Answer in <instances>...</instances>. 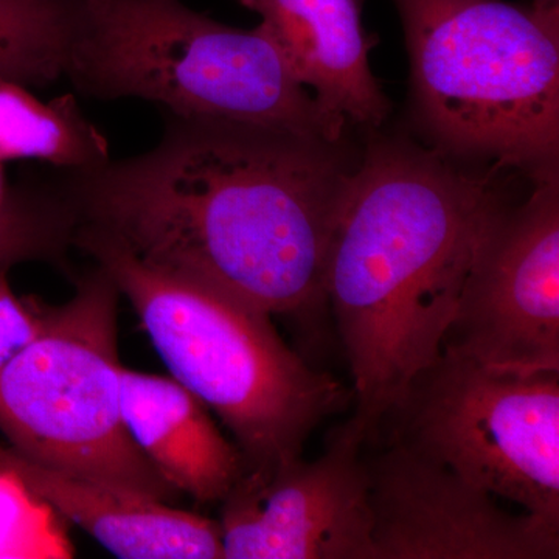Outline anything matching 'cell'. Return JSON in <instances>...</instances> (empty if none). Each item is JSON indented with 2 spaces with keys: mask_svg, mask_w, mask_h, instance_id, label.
<instances>
[{
  "mask_svg": "<svg viewBox=\"0 0 559 559\" xmlns=\"http://www.w3.org/2000/svg\"><path fill=\"white\" fill-rule=\"evenodd\" d=\"M340 143L165 112L153 150L64 170L79 224L146 266L270 316L325 304L331 231L348 167Z\"/></svg>",
  "mask_w": 559,
  "mask_h": 559,
  "instance_id": "1",
  "label": "cell"
},
{
  "mask_svg": "<svg viewBox=\"0 0 559 559\" xmlns=\"http://www.w3.org/2000/svg\"><path fill=\"white\" fill-rule=\"evenodd\" d=\"M506 205L492 173L439 150L377 140L349 171L323 290L353 378L344 423L366 443L412 380L439 358L463 283Z\"/></svg>",
  "mask_w": 559,
  "mask_h": 559,
  "instance_id": "2",
  "label": "cell"
},
{
  "mask_svg": "<svg viewBox=\"0 0 559 559\" xmlns=\"http://www.w3.org/2000/svg\"><path fill=\"white\" fill-rule=\"evenodd\" d=\"M73 248L130 299L171 378L230 430L246 471L266 473L301 457L320 423L353 400L283 342L266 312L153 270L95 227L79 224Z\"/></svg>",
  "mask_w": 559,
  "mask_h": 559,
  "instance_id": "3",
  "label": "cell"
},
{
  "mask_svg": "<svg viewBox=\"0 0 559 559\" xmlns=\"http://www.w3.org/2000/svg\"><path fill=\"white\" fill-rule=\"evenodd\" d=\"M419 128L447 156L558 176L559 7L393 0Z\"/></svg>",
  "mask_w": 559,
  "mask_h": 559,
  "instance_id": "4",
  "label": "cell"
},
{
  "mask_svg": "<svg viewBox=\"0 0 559 559\" xmlns=\"http://www.w3.org/2000/svg\"><path fill=\"white\" fill-rule=\"evenodd\" d=\"M64 76L87 97L142 98L178 116L330 143L347 123L296 80L260 27H229L183 0H81Z\"/></svg>",
  "mask_w": 559,
  "mask_h": 559,
  "instance_id": "5",
  "label": "cell"
},
{
  "mask_svg": "<svg viewBox=\"0 0 559 559\" xmlns=\"http://www.w3.org/2000/svg\"><path fill=\"white\" fill-rule=\"evenodd\" d=\"M120 290L95 264L72 299L46 305L35 340L0 369V430L46 468L170 502L176 491L139 451L121 417Z\"/></svg>",
  "mask_w": 559,
  "mask_h": 559,
  "instance_id": "6",
  "label": "cell"
},
{
  "mask_svg": "<svg viewBox=\"0 0 559 559\" xmlns=\"http://www.w3.org/2000/svg\"><path fill=\"white\" fill-rule=\"evenodd\" d=\"M373 439L399 441L559 527V373H499L441 352Z\"/></svg>",
  "mask_w": 559,
  "mask_h": 559,
  "instance_id": "7",
  "label": "cell"
},
{
  "mask_svg": "<svg viewBox=\"0 0 559 559\" xmlns=\"http://www.w3.org/2000/svg\"><path fill=\"white\" fill-rule=\"evenodd\" d=\"M441 352L499 373H559L558 176L489 224Z\"/></svg>",
  "mask_w": 559,
  "mask_h": 559,
  "instance_id": "8",
  "label": "cell"
},
{
  "mask_svg": "<svg viewBox=\"0 0 559 559\" xmlns=\"http://www.w3.org/2000/svg\"><path fill=\"white\" fill-rule=\"evenodd\" d=\"M374 440V439H373ZM364 450L374 559H557L559 527L399 441Z\"/></svg>",
  "mask_w": 559,
  "mask_h": 559,
  "instance_id": "9",
  "label": "cell"
},
{
  "mask_svg": "<svg viewBox=\"0 0 559 559\" xmlns=\"http://www.w3.org/2000/svg\"><path fill=\"white\" fill-rule=\"evenodd\" d=\"M221 503L223 559H374L364 441L344 423L320 457L245 471Z\"/></svg>",
  "mask_w": 559,
  "mask_h": 559,
  "instance_id": "10",
  "label": "cell"
},
{
  "mask_svg": "<svg viewBox=\"0 0 559 559\" xmlns=\"http://www.w3.org/2000/svg\"><path fill=\"white\" fill-rule=\"evenodd\" d=\"M293 75L330 112L367 128L388 119L390 103L370 69L377 36L362 25V0H238Z\"/></svg>",
  "mask_w": 559,
  "mask_h": 559,
  "instance_id": "11",
  "label": "cell"
},
{
  "mask_svg": "<svg viewBox=\"0 0 559 559\" xmlns=\"http://www.w3.org/2000/svg\"><path fill=\"white\" fill-rule=\"evenodd\" d=\"M0 463L20 474L62 520L124 559H223L218 522L167 502L70 476L0 447Z\"/></svg>",
  "mask_w": 559,
  "mask_h": 559,
  "instance_id": "12",
  "label": "cell"
},
{
  "mask_svg": "<svg viewBox=\"0 0 559 559\" xmlns=\"http://www.w3.org/2000/svg\"><path fill=\"white\" fill-rule=\"evenodd\" d=\"M120 407L135 447L176 492L201 503L223 502L245 474L237 444L175 378L121 366Z\"/></svg>",
  "mask_w": 559,
  "mask_h": 559,
  "instance_id": "13",
  "label": "cell"
},
{
  "mask_svg": "<svg viewBox=\"0 0 559 559\" xmlns=\"http://www.w3.org/2000/svg\"><path fill=\"white\" fill-rule=\"evenodd\" d=\"M38 159L68 171L92 170L110 159L108 140L73 95L36 100L21 84L0 81V162Z\"/></svg>",
  "mask_w": 559,
  "mask_h": 559,
  "instance_id": "14",
  "label": "cell"
},
{
  "mask_svg": "<svg viewBox=\"0 0 559 559\" xmlns=\"http://www.w3.org/2000/svg\"><path fill=\"white\" fill-rule=\"evenodd\" d=\"M81 0H0V81L49 86L64 76Z\"/></svg>",
  "mask_w": 559,
  "mask_h": 559,
  "instance_id": "15",
  "label": "cell"
},
{
  "mask_svg": "<svg viewBox=\"0 0 559 559\" xmlns=\"http://www.w3.org/2000/svg\"><path fill=\"white\" fill-rule=\"evenodd\" d=\"M79 218L64 178L24 179L0 202V271L24 261L64 264Z\"/></svg>",
  "mask_w": 559,
  "mask_h": 559,
  "instance_id": "16",
  "label": "cell"
},
{
  "mask_svg": "<svg viewBox=\"0 0 559 559\" xmlns=\"http://www.w3.org/2000/svg\"><path fill=\"white\" fill-rule=\"evenodd\" d=\"M73 557L62 518L20 474L0 463V559Z\"/></svg>",
  "mask_w": 559,
  "mask_h": 559,
  "instance_id": "17",
  "label": "cell"
},
{
  "mask_svg": "<svg viewBox=\"0 0 559 559\" xmlns=\"http://www.w3.org/2000/svg\"><path fill=\"white\" fill-rule=\"evenodd\" d=\"M44 310L43 301L17 297L11 289L9 271H0V369L35 340Z\"/></svg>",
  "mask_w": 559,
  "mask_h": 559,
  "instance_id": "18",
  "label": "cell"
},
{
  "mask_svg": "<svg viewBox=\"0 0 559 559\" xmlns=\"http://www.w3.org/2000/svg\"><path fill=\"white\" fill-rule=\"evenodd\" d=\"M530 2L538 7H559V0H530Z\"/></svg>",
  "mask_w": 559,
  "mask_h": 559,
  "instance_id": "19",
  "label": "cell"
},
{
  "mask_svg": "<svg viewBox=\"0 0 559 559\" xmlns=\"http://www.w3.org/2000/svg\"><path fill=\"white\" fill-rule=\"evenodd\" d=\"M5 191H7V187L3 186L2 171H0V202H2L3 197H5Z\"/></svg>",
  "mask_w": 559,
  "mask_h": 559,
  "instance_id": "20",
  "label": "cell"
}]
</instances>
